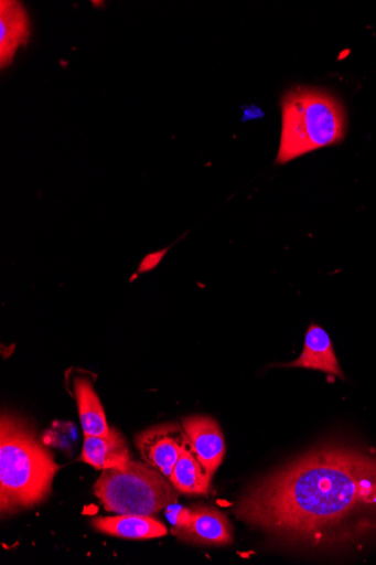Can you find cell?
Returning a JSON list of instances; mask_svg holds the SVG:
<instances>
[{
	"mask_svg": "<svg viewBox=\"0 0 376 565\" xmlns=\"http://www.w3.org/2000/svg\"><path fill=\"white\" fill-rule=\"evenodd\" d=\"M211 479L212 476L187 441L170 481L180 493L206 494L210 490Z\"/></svg>",
	"mask_w": 376,
	"mask_h": 565,
	"instance_id": "obj_12",
	"label": "cell"
},
{
	"mask_svg": "<svg viewBox=\"0 0 376 565\" xmlns=\"http://www.w3.org/2000/svg\"><path fill=\"white\" fill-rule=\"evenodd\" d=\"M278 366L318 371L341 380L345 379L331 337L325 329L314 323L307 330L303 351L297 361Z\"/></svg>",
	"mask_w": 376,
	"mask_h": 565,
	"instance_id": "obj_8",
	"label": "cell"
},
{
	"mask_svg": "<svg viewBox=\"0 0 376 565\" xmlns=\"http://www.w3.org/2000/svg\"><path fill=\"white\" fill-rule=\"evenodd\" d=\"M96 531L120 539L150 540L166 536V526L150 516L119 515L93 521Z\"/></svg>",
	"mask_w": 376,
	"mask_h": 565,
	"instance_id": "obj_11",
	"label": "cell"
},
{
	"mask_svg": "<svg viewBox=\"0 0 376 565\" xmlns=\"http://www.w3.org/2000/svg\"><path fill=\"white\" fill-rule=\"evenodd\" d=\"M187 441L182 426L165 424L143 431L136 443L146 463L170 480Z\"/></svg>",
	"mask_w": 376,
	"mask_h": 565,
	"instance_id": "obj_5",
	"label": "cell"
},
{
	"mask_svg": "<svg viewBox=\"0 0 376 565\" xmlns=\"http://www.w3.org/2000/svg\"><path fill=\"white\" fill-rule=\"evenodd\" d=\"M31 38V21L21 2L2 0L0 2V68L6 70L13 63L20 47Z\"/></svg>",
	"mask_w": 376,
	"mask_h": 565,
	"instance_id": "obj_9",
	"label": "cell"
},
{
	"mask_svg": "<svg viewBox=\"0 0 376 565\" xmlns=\"http://www.w3.org/2000/svg\"><path fill=\"white\" fill-rule=\"evenodd\" d=\"M235 513L287 544L357 542L376 533V456L344 446L314 449L251 486Z\"/></svg>",
	"mask_w": 376,
	"mask_h": 565,
	"instance_id": "obj_1",
	"label": "cell"
},
{
	"mask_svg": "<svg viewBox=\"0 0 376 565\" xmlns=\"http://www.w3.org/2000/svg\"><path fill=\"white\" fill-rule=\"evenodd\" d=\"M80 460L96 470L122 468L131 460L122 435L111 428L105 436H85Z\"/></svg>",
	"mask_w": 376,
	"mask_h": 565,
	"instance_id": "obj_10",
	"label": "cell"
},
{
	"mask_svg": "<svg viewBox=\"0 0 376 565\" xmlns=\"http://www.w3.org/2000/svg\"><path fill=\"white\" fill-rule=\"evenodd\" d=\"M165 510L166 518L173 526L172 533L174 535L189 527L191 523V508L172 503Z\"/></svg>",
	"mask_w": 376,
	"mask_h": 565,
	"instance_id": "obj_14",
	"label": "cell"
},
{
	"mask_svg": "<svg viewBox=\"0 0 376 565\" xmlns=\"http://www.w3.org/2000/svg\"><path fill=\"white\" fill-rule=\"evenodd\" d=\"M170 248L171 247H168L165 249H161L147 255L144 260L141 263L139 273H147L154 269L161 263V260L164 259V256Z\"/></svg>",
	"mask_w": 376,
	"mask_h": 565,
	"instance_id": "obj_15",
	"label": "cell"
},
{
	"mask_svg": "<svg viewBox=\"0 0 376 565\" xmlns=\"http://www.w3.org/2000/svg\"><path fill=\"white\" fill-rule=\"evenodd\" d=\"M281 106L283 126L276 162L278 166L344 140L347 130L346 110L333 94L299 87L283 96Z\"/></svg>",
	"mask_w": 376,
	"mask_h": 565,
	"instance_id": "obj_3",
	"label": "cell"
},
{
	"mask_svg": "<svg viewBox=\"0 0 376 565\" xmlns=\"http://www.w3.org/2000/svg\"><path fill=\"white\" fill-rule=\"evenodd\" d=\"M182 427L196 456L213 477L226 452L225 438L218 423L210 417L193 416L185 418Z\"/></svg>",
	"mask_w": 376,
	"mask_h": 565,
	"instance_id": "obj_6",
	"label": "cell"
},
{
	"mask_svg": "<svg viewBox=\"0 0 376 565\" xmlns=\"http://www.w3.org/2000/svg\"><path fill=\"white\" fill-rule=\"evenodd\" d=\"M183 542L197 545L222 546L233 543V527L228 519L216 508H191V523L175 534Z\"/></svg>",
	"mask_w": 376,
	"mask_h": 565,
	"instance_id": "obj_7",
	"label": "cell"
},
{
	"mask_svg": "<svg viewBox=\"0 0 376 565\" xmlns=\"http://www.w3.org/2000/svg\"><path fill=\"white\" fill-rule=\"evenodd\" d=\"M61 470L32 427L3 414L0 424V510L15 513L43 502Z\"/></svg>",
	"mask_w": 376,
	"mask_h": 565,
	"instance_id": "obj_2",
	"label": "cell"
},
{
	"mask_svg": "<svg viewBox=\"0 0 376 565\" xmlns=\"http://www.w3.org/2000/svg\"><path fill=\"white\" fill-rule=\"evenodd\" d=\"M94 491L106 511L150 518L180 497L166 477L132 459L122 468L104 470Z\"/></svg>",
	"mask_w": 376,
	"mask_h": 565,
	"instance_id": "obj_4",
	"label": "cell"
},
{
	"mask_svg": "<svg viewBox=\"0 0 376 565\" xmlns=\"http://www.w3.org/2000/svg\"><path fill=\"white\" fill-rule=\"evenodd\" d=\"M74 391L78 405V414L85 436H105L111 428L107 424L104 408L92 383L86 379L77 377Z\"/></svg>",
	"mask_w": 376,
	"mask_h": 565,
	"instance_id": "obj_13",
	"label": "cell"
}]
</instances>
